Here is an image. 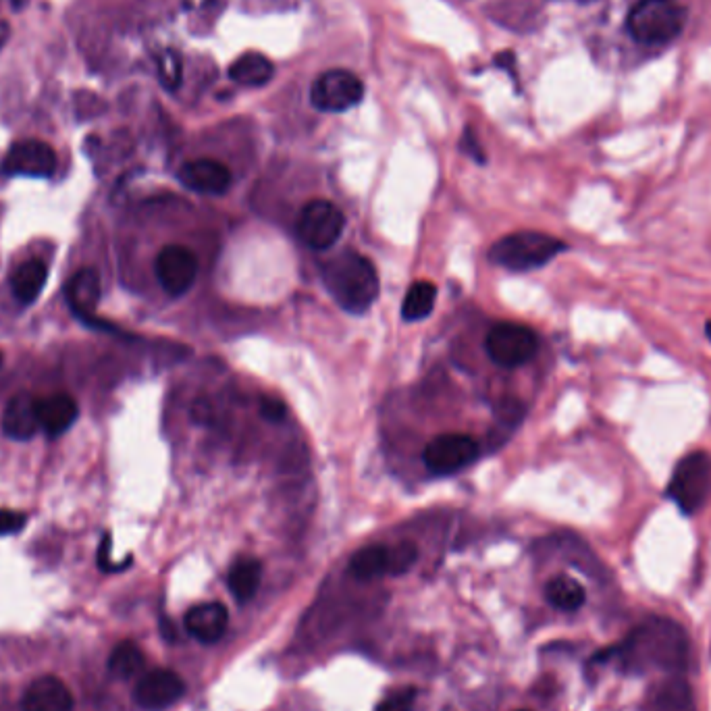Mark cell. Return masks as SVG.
Here are the masks:
<instances>
[{"label":"cell","instance_id":"cell-1","mask_svg":"<svg viewBox=\"0 0 711 711\" xmlns=\"http://www.w3.org/2000/svg\"><path fill=\"white\" fill-rule=\"evenodd\" d=\"M321 271L327 292L344 310L362 314L377 302L381 281L373 262L366 256L344 250L329 258Z\"/></svg>","mask_w":711,"mask_h":711},{"label":"cell","instance_id":"cell-2","mask_svg":"<svg viewBox=\"0 0 711 711\" xmlns=\"http://www.w3.org/2000/svg\"><path fill=\"white\" fill-rule=\"evenodd\" d=\"M689 13L678 0H639L626 15V30L639 44L660 46L676 40Z\"/></svg>","mask_w":711,"mask_h":711},{"label":"cell","instance_id":"cell-3","mask_svg":"<svg viewBox=\"0 0 711 711\" xmlns=\"http://www.w3.org/2000/svg\"><path fill=\"white\" fill-rule=\"evenodd\" d=\"M564 250L566 244L553 235L539 231H516L497 240L489 248V260L508 271L526 273L545 267Z\"/></svg>","mask_w":711,"mask_h":711},{"label":"cell","instance_id":"cell-4","mask_svg":"<svg viewBox=\"0 0 711 711\" xmlns=\"http://www.w3.org/2000/svg\"><path fill=\"white\" fill-rule=\"evenodd\" d=\"M682 632L680 628L657 622V626H643L632 635L626 645H622V653L632 664L645 666H678L682 662V653L687 645L680 643Z\"/></svg>","mask_w":711,"mask_h":711},{"label":"cell","instance_id":"cell-5","mask_svg":"<svg viewBox=\"0 0 711 711\" xmlns=\"http://www.w3.org/2000/svg\"><path fill=\"white\" fill-rule=\"evenodd\" d=\"M711 491V456L707 452H693L684 456L668 485V497L684 514H695L703 508Z\"/></svg>","mask_w":711,"mask_h":711},{"label":"cell","instance_id":"cell-6","mask_svg":"<svg viewBox=\"0 0 711 711\" xmlns=\"http://www.w3.org/2000/svg\"><path fill=\"white\" fill-rule=\"evenodd\" d=\"M364 98V84L346 69H329L312 82L310 102L323 113H346Z\"/></svg>","mask_w":711,"mask_h":711},{"label":"cell","instance_id":"cell-7","mask_svg":"<svg viewBox=\"0 0 711 711\" xmlns=\"http://www.w3.org/2000/svg\"><path fill=\"white\" fill-rule=\"evenodd\" d=\"M489 358L506 368L522 366L535 358L539 350V337L533 329L518 323H497L487 333Z\"/></svg>","mask_w":711,"mask_h":711},{"label":"cell","instance_id":"cell-8","mask_svg":"<svg viewBox=\"0 0 711 711\" xmlns=\"http://www.w3.org/2000/svg\"><path fill=\"white\" fill-rule=\"evenodd\" d=\"M346 227V217L329 200H310L298 217V237L312 250L331 248Z\"/></svg>","mask_w":711,"mask_h":711},{"label":"cell","instance_id":"cell-9","mask_svg":"<svg viewBox=\"0 0 711 711\" xmlns=\"http://www.w3.org/2000/svg\"><path fill=\"white\" fill-rule=\"evenodd\" d=\"M481 447L477 439L464 433H447L435 437L425 447V466L435 474H454L479 458Z\"/></svg>","mask_w":711,"mask_h":711},{"label":"cell","instance_id":"cell-10","mask_svg":"<svg viewBox=\"0 0 711 711\" xmlns=\"http://www.w3.org/2000/svg\"><path fill=\"white\" fill-rule=\"evenodd\" d=\"M156 279L165 292L173 298L183 296L194 285L198 275V258L196 254L179 244L165 246L156 256L154 262Z\"/></svg>","mask_w":711,"mask_h":711},{"label":"cell","instance_id":"cell-11","mask_svg":"<svg viewBox=\"0 0 711 711\" xmlns=\"http://www.w3.org/2000/svg\"><path fill=\"white\" fill-rule=\"evenodd\" d=\"M57 152L42 140L15 142L3 161V173L9 177L46 179L57 171Z\"/></svg>","mask_w":711,"mask_h":711},{"label":"cell","instance_id":"cell-12","mask_svg":"<svg viewBox=\"0 0 711 711\" xmlns=\"http://www.w3.org/2000/svg\"><path fill=\"white\" fill-rule=\"evenodd\" d=\"M183 693H186V682L173 670H150L140 676L134 699L146 711H165L175 705Z\"/></svg>","mask_w":711,"mask_h":711},{"label":"cell","instance_id":"cell-13","mask_svg":"<svg viewBox=\"0 0 711 711\" xmlns=\"http://www.w3.org/2000/svg\"><path fill=\"white\" fill-rule=\"evenodd\" d=\"M177 177L188 190L198 194H208V196L225 194L233 183L231 171L223 163L215 161V158H198V161H190L179 169Z\"/></svg>","mask_w":711,"mask_h":711},{"label":"cell","instance_id":"cell-14","mask_svg":"<svg viewBox=\"0 0 711 711\" xmlns=\"http://www.w3.org/2000/svg\"><path fill=\"white\" fill-rule=\"evenodd\" d=\"M73 695L59 676L36 678L21 697V711H73Z\"/></svg>","mask_w":711,"mask_h":711},{"label":"cell","instance_id":"cell-15","mask_svg":"<svg viewBox=\"0 0 711 711\" xmlns=\"http://www.w3.org/2000/svg\"><path fill=\"white\" fill-rule=\"evenodd\" d=\"M38 404L32 393L21 391L7 402L5 414H3V431L7 437L15 441H28L32 439L42 427H40V414H38Z\"/></svg>","mask_w":711,"mask_h":711},{"label":"cell","instance_id":"cell-16","mask_svg":"<svg viewBox=\"0 0 711 711\" xmlns=\"http://www.w3.org/2000/svg\"><path fill=\"white\" fill-rule=\"evenodd\" d=\"M229 624L225 605L219 601L198 603L186 614V630L202 645H213L223 639Z\"/></svg>","mask_w":711,"mask_h":711},{"label":"cell","instance_id":"cell-17","mask_svg":"<svg viewBox=\"0 0 711 711\" xmlns=\"http://www.w3.org/2000/svg\"><path fill=\"white\" fill-rule=\"evenodd\" d=\"M65 298L75 316L82 323L92 319L94 310L100 302V277L94 269H82L77 271L67 287H65Z\"/></svg>","mask_w":711,"mask_h":711},{"label":"cell","instance_id":"cell-18","mask_svg":"<svg viewBox=\"0 0 711 711\" xmlns=\"http://www.w3.org/2000/svg\"><path fill=\"white\" fill-rule=\"evenodd\" d=\"M40 427L48 437H59L73 427L79 416L75 400L67 393H55L38 404Z\"/></svg>","mask_w":711,"mask_h":711},{"label":"cell","instance_id":"cell-19","mask_svg":"<svg viewBox=\"0 0 711 711\" xmlns=\"http://www.w3.org/2000/svg\"><path fill=\"white\" fill-rule=\"evenodd\" d=\"M275 75V65L271 59H267L260 52H244L242 57H237L231 67H229V77L235 84L248 86V88H260L267 86Z\"/></svg>","mask_w":711,"mask_h":711},{"label":"cell","instance_id":"cell-20","mask_svg":"<svg viewBox=\"0 0 711 711\" xmlns=\"http://www.w3.org/2000/svg\"><path fill=\"white\" fill-rule=\"evenodd\" d=\"M48 279V269L42 260H28L17 267L11 279L13 296L21 304H34Z\"/></svg>","mask_w":711,"mask_h":711},{"label":"cell","instance_id":"cell-21","mask_svg":"<svg viewBox=\"0 0 711 711\" xmlns=\"http://www.w3.org/2000/svg\"><path fill=\"white\" fill-rule=\"evenodd\" d=\"M260 578H262V564L256 558H240L233 562V566L227 572V587L237 601L246 603L258 591Z\"/></svg>","mask_w":711,"mask_h":711},{"label":"cell","instance_id":"cell-22","mask_svg":"<svg viewBox=\"0 0 711 711\" xmlns=\"http://www.w3.org/2000/svg\"><path fill=\"white\" fill-rule=\"evenodd\" d=\"M389 568V547L366 545L358 549L350 560V574L358 581H375L379 576H387Z\"/></svg>","mask_w":711,"mask_h":711},{"label":"cell","instance_id":"cell-23","mask_svg":"<svg viewBox=\"0 0 711 711\" xmlns=\"http://www.w3.org/2000/svg\"><path fill=\"white\" fill-rule=\"evenodd\" d=\"M545 597L556 610L576 612L585 603L587 593L585 587L578 581H574L572 576L560 574V576H553L545 585Z\"/></svg>","mask_w":711,"mask_h":711},{"label":"cell","instance_id":"cell-24","mask_svg":"<svg viewBox=\"0 0 711 711\" xmlns=\"http://www.w3.org/2000/svg\"><path fill=\"white\" fill-rule=\"evenodd\" d=\"M146 657L134 641H121L109 655V672L119 680H131L142 674Z\"/></svg>","mask_w":711,"mask_h":711},{"label":"cell","instance_id":"cell-25","mask_svg":"<svg viewBox=\"0 0 711 711\" xmlns=\"http://www.w3.org/2000/svg\"><path fill=\"white\" fill-rule=\"evenodd\" d=\"M437 300V287L431 281H416L404 298L402 319L408 323L423 321L433 312Z\"/></svg>","mask_w":711,"mask_h":711},{"label":"cell","instance_id":"cell-26","mask_svg":"<svg viewBox=\"0 0 711 711\" xmlns=\"http://www.w3.org/2000/svg\"><path fill=\"white\" fill-rule=\"evenodd\" d=\"M418 560V547L410 541L398 543L389 547V568L387 576H402L406 574Z\"/></svg>","mask_w":711,"mask_h":711},{"label":"cell","instance_id":"cell-27","mask_svg":"<svg viewBox=\"0 0 711 711\" xmlns=\"http://www.w3.org/2000/svg\"><path fill=\"white\" fill-rule=\"evenodd\" d=\"M158 77L167 90H177L183 79V63L177 50H165L158 59Z\"/></svg>","mask_w":711,"mask_h":711},{"label":"cell","instance_id":"cell-28","mask_svg":"<svg viewBox=\"0 0 711 711\" xmlns=\"http://www.w3.org/2000/svg\"><path fill=\"white\" fill-rule=\"evenodd\" d=\"M416 689L414 687H404L389 693L379 705L377 711H412L416 703Z\"/></svg>","mask_w":711,"mask_h":711},{"label":"cell","instance_id":"cell-29","mask_svg":"<svg viewBox=\"0 0 711 711\" xmlns=\"http://www.w3.org/2000/svg\"><path fill=\"white\" fill-rule=\"evenodd\" d=\"M25 522H28V518H25V514L21 512H15V510H3L0 508V537H7V535H15L19 533Z\"/></svg>","mask_w":711,"mask_h":711},{"label":"cell","instance_id":"cell-30","mask_svg":"<svg viewBox=\"0 0 711 711\" xmlns=\"http://www.w3.org/2000/svg\"><path fill=\"white\" fill-rule=\"evenodd\" d=\"M260 414L267 420H271V423H279V420L285 418L287 410H285L283 402H279L275 398H262L260 400Z\"/></svg>","mask_w":711,"mask_h":711},{"label":"cell","instance_id":"cell-31","mask_svg":"<svg viewBox=\"0 0 711 711\" xmlns=\"http://www.w3.org/2000/svg\"><path fill=\"white\" fill-rule=\"evenodd\" d=\"M109 549H111V537L104 535L102 545H100V549H98V558H96L100 570H104V572H119V570L127 568V566H123V564H113V562L109 560Z\"/></svg>","mask_w":711,"mask_h":711},{"label":"cell","instance_id":"cell-32","mask_svg":"<svg viewBox=\"0 0 711 711\" xmlns=\"http://www.w3.org/2000/svg\"><path fill=\"white\" fill-rule=\"evenodd\" d=\"M11 36V25L7 21H0V50H3V46L7 44Z\"/></svg>","mask_w":711,"mask_h":711},{"label":"cell","instance_id":"cell-33","mask_svg":"<svg viewBox=\"0 0 711 711\" xmlns=\"http://www.w3.org/2000/svg\"><path fill=\"white\" fill-rule=\"evenodd\" d=\"M11 5H13V9H23L25 5H28V0H11Z\"/></svg>","mask_w":711,"mask_h":711},{"label":"cell","instance_id":"cell-34","mask_svg":"<svg viewBox=\"0 0 711 711\" xmlns=\"http://www.w3.org/2000/svg\"><path fill=\"white\" fill-rule=\"evenodd\" d=\"M705 333H707V337L711 339V321H707V325H705Z\"/></svg>","mask_w":711,"mask_h":711},{"label":"cell","instance_id":"cell-35","mask_svg":"<svg viewBox=\"0 0 711 711\" xmlns=\"http://www.w3.org/2000/svg\"><path fill=\"white\" fill-rule=\"evenodd\" d=\"M0 366H3V352H0Z\"/></svg>","mask_w":711,"mask_h":711},{"label":"cell","instance_id":"cell-36","mask_svg":"<svg viewBox=\"0 0 711 711\" xmlns=\"http://www.w3.org/2000/svg\"><path fill=\"white\" fill-rule=\"evenodd\" d=\"M518 711H526V709H518Z\"/></svg>","mask_w":711,"mask_h":711}]
</instances>
